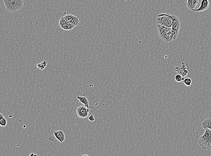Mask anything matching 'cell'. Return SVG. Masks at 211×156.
Returning a JSON list of instances; mask_svg holds the SVG:
<instances>
[{"label": "cell", "instance_id": "cell-1", "mask_svg": "<svg viewBox=\"0 0 211 156\" xmlns=\"http://www.w3.org/2000/svg\"><path fill=\"white\" fill-rule=\"evenodd\" d=\"M159 37L163 41L169 42L173 40L172 28L158 24L157 25Z\"/></svg>", "mask_w": 211, "mask_h": 156}, {"label": "cell", "instance_id": "cell-2", "mask_svg": "<svg viewBox=\"0 0 211 156\" xmlns=\"http://www.w3.org/2000/svg\"><path fill=\"white\" fill-rule=\"evenodd\" d=\"M205 132L199 137V143L203 149L211 151V130L209 128H203Z\"/></svg>", "mask_w": 211, "mask_h": 156}, {"label": "cell", "instance_id": "cell-3", "mask_svg": "<svg viewBox=\"0 0 211 156\" xmlns=\"http://www.w3.org/2000/svg\"><path fill=\"white\" fill-rule=\"evenodd\" d=\"M4 3L7 11L15 12L23 8L24 0H3Z\"/></svg>", "mask_w": 211, "mask_h": 156}, {"label": "cell", "instance_id": "cell-4", "mask_svg": "<svg viewBox=\"0 0 211 156\" xmlns=\"http://www.w3.org/2000/svg\"><path fill=\"white\" fill-rule=\"evenodd\" d=\"M172 20V31L174 39L175 40L178 36L179 30L181 28V23L179 18L174 15H169Z\"/></svg>", "mask_w": 211, "mask_h": 156}, {"label": "cell", "instance_id": "cell-5", "mask_svg": "<svg viewBox=\"0 0 211 156\" xmlns=\"http://www.w3.org/2000/svg\"><path fill=\"white\" fill-rule=\"evenodd\" d=\"M157 23L159 25H162L167 27L172 28V23L171 17L169 14H161L157 17Z\"/></svg>", "mask_w": 211, "mask_h": 156}, {"label": "cell", "instance_id": "cell-6", "mask_svg": "<svg viewBox=\"0 0 211 156\" xmlns=\"http://www.w3.org/2000/svg\"><path fill=\"white\" fill-rule=\"evenodd\" d=\"M59 25L61 28L65 30H71L75 27L73 24L67 21L64 17H62L59 19Z\"/></svg>", "mask_w": 211, "mask_h": 156}, {"label": "cell", "instance_id": "cell-7", "mask_svg": "<svg viewBox=\"0 0 211 156\" xmlns=\"http://www.w3.org/2000/svg\"><path fill=\"white\" fill-rule=\"evenodd\" d=\"M89 112L85 106H80L77 108V114L79 118H85L88 117Z\"/></svg>", "mask_w": 211, "mask_h": 156}, {"label": "cell", "instance_id": "cell-8", "mask_svg": "<svg viewBox=\"0 0 211 156\" xmlns=\"http://www.w3.org/2000/svg\"><path fill=\"white\" fill-rule=\"evenodd\" d=\"M210 6L209 0H202L199 7L198 9H193L192 11L196 12H202L206 11L209 9Z\"/></svg>", "mask_w": 211, "mask_h": 156}, {"label": "cell", "instance_id": "cell-9", "mask_svg": "<svg viewBox=\"0 0 211 156\" xmlns=\"http://www.w3.org/2000/svg\"><path fill=\"white\" fill-rule=\"evenodd\" d=\"M53 134L55 138L60 143H63L65 140V136L64 132L62 131H56L53 132Z\"/></svg>", "mask_w": 211, "mask_h": 156}, {"label": "cell", "instance_id": "cell-10", "mask_svg": "<svg viewBox=\"0 0 211 156\" xmlns=\"http://www.w3.org/2000/svg\"><path fill=\"white\" fill-rule=\"evenodd\" d=\"M77 99L79 100L80 102L82 104H83L86 107H87L88 111L89 112L90 108L92 107L89 105V101H88V99L86 98V97H85V96H81L79 95V96H77Z\"/></svg>", "mask_w": 211, "mask_h": 156}, {"label": "cell", "instance_id": "cell-11", "mask_svg": "<svg viewBox=\"0 0 211 156\" xmlns=\"http://www.w3.org/2000/svg\"><path fill=\"white\" fill-rule=\"evenodd\" d=\"M199 2V0H187L186 2L187 7L192 11L193 9H195Z\"/></svg>", "mask_w": 211, "mask_h": 156}, {"label": "cell", "instance_id": "cell-12", "mask_svg": "<svg viewBox=\"0 0 211 156\" xmlns=\"http://www.w3.org/2000/svg\"><path fill=\"white\" fill-rule=\"evenodd\" d=\"M202 126L203 128H208L211 130V118H208L204 120L202 123Z\"/></svg>", "mask_w": 211, "mask_h": 156}, {"label": "cell", "instance_id": "cell-13", "mask_svg": "<svg viewBox=\"0 0 211 156\" xmlns=\"http://www.w3.org/2000/svg\"><path fill=\"white\" fill-rule=\"evenodd\" d=\"M47 63L45 61H43V62H42L40 64H38L37 65V67L39 69H40V70H43L45 68V67L47 66Z\"/></svg>", "mask_w": 211, "mask_h": 156}, {"label": "cell", "instance_id": "cell-14", "mask_svg": "<svg viewBox=\"0 0 211 156\" xmlns=\"http://www.w3.org/2000/svg\"><path fill=\"white\" fill-rule=\"evenodd\" d=\"M74 16H75L74 15H66L64 16V18H65V19L67 20V21H68V22H70L71 23L72 22V20H73V18H74Z\"/></svg>", "mask_w": 211, "mask_h": 156}, {"label": "cell", "instance_id": "cell-15", "mask_svg": "<svg viewBox=\"0 0 211 156\" xmlns=\"http://www.w3.org/2000/svg\"><path fill=\"white\" fill-rule=\"evenodd\" d=\"M183 81L185 85L187 86H190L192 84V80L189 78H186L184 79Z\"/></svg>", "mask_w": 211, "mask_h": 156}, {"label": "cell", "instance_id": "cell-16", "mask_svg": "<svg viewBox=\"0 0 211 156\" xmlns=\"http://www.w3.org/2000/svg\"><path fill=\"white\" fill-rule=\"evenodd\" d=\"M175 79L176 81L177 82H181L184 80L185 78L181 74H177L175 77Z\"/></svg>", "mask_w": 211, "mask_h": 156}, {"label": "cell", "instance_id": "cell-17", "mask_svg": "<svg viewBox=\"0 0 211 156\" xmlns=\"http://www.w3.org/2000/svg\"><path fill=\"white\" fill-rule=\"evenodd\" d=\"M72 24H73V25L76 26L79 25H80L79 24V18L77 17V16H74V18H73V20H72V22H71Z\"/></svg>", "mask_w": 211, "mask_h": 156}, {"label": "cell", "instance_id": "cell-18", "mask_svg": "<svg viewBox=\"0 0 211 156\" xmlns=\"http://www.w3.org/2000/svg\"><path fill=\"white\" fill-rule=\"evenodd\" d=\"M7 120L4 117L2 119L0 120V125L2 127H5L7 125Z\"/></svg>", "mask_w": 211, "mask_h": 156}, {"label": "cell", "instance_id": "cell-19", "mask_svg": "<svg viewBox=\"0 0 211 156\" xmlns=\"http://www.w3.org/2000/svg\"><path fill=\"white\" fill-rule=\"evenodd\" d=\"M88 119L91 121H94L95 120V118L94 115H91L88 117Z\"/></svg>", "mask_w": 211, "mask_h": 156}, {"label": "cell", "instance_id": "cell-20", "mask_svg": "<svg viewBox=\"0 0 211 156\" xmlns=\"http://www.w3.org/2000/svg\"><path fill=\"white\" fill-rule=\"evenodd\" d=\"M3 118L4 116L2 115V114H0V120L2 119Z\"/></svg>", "mask_w": 211, "mask_h": 156}, {"label": "cell", "instance_id": "cell-21", "mask_svg": "<svg viewBox=\"0 0 211 156\" xmlns=\"http://www.w3.org/2000/svg\"><path fill=\"white\" fill-rule=\"evenodd\" d=\"M32 156H34V155L36 156V155H37H37H37V154H31L30 155V156H32Z\"/></svg>", "mask_w": 211, "mask_h": 156}]
</instances>
